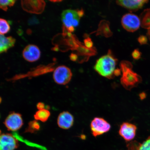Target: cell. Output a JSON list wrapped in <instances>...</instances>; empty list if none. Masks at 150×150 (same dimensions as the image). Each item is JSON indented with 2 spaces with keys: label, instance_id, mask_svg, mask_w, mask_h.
<instances>
[{
  "label": "cell",
  "instance_id": "cell-1",
  "mask_svg": "<svg viewBox=\"0 0 150 150\" xmlns=\"http://www.w3.org/2000/svg\"><path fill=\"white\" fill-rule=\"evenodd\" d=\"M121 67L122 72L121 82L125 89L130 91L137 87L142 82V78L132 71V65L130 62H122Z\"/></svg>",
  "mask_w": 150,
  "mask_h": 150
},
{
  "label": "cell",
  "instance_id": "cell-2",
  "mask_svg": "<svg viewBox=\"0 0 150 150\" xmlns=\"http://www.w3.org/2000/svg\"><path fill=\"white\" fill-rule=\"evenodd\" d=\"M115 59L109 55L102 56L97 61L95 65L96 71L100 76L111 78L115 72Z\"/></svg>",
  "mask_w": 150,
  "mask_h": 150
},
{
  "label": "cell",
  "instance_id": "cell-3",
  "mask_svg": "<svg viewBox=\"0 0 150 150\" xmlns=\"http://www.w3.org/2000/svg\"><path fill=\"white\" fill-rule=\"evenodd\" d=\"M80 17L76 11L68 9L62 13L61 19L66 28L70 31H74L79 23Z\"/></svg>",
  "mask_w": 150,
  "mask_h": 150
},
{
  "label": "cell",
  "instance_id": "cell-4",
  "mask_svg": "<svg viewBox=\"0 0 150 150\" xmlns=\"http://www.w3.org/2000/svg\"><path fill=\"white\" fill-rule=\"evenodd\" d=\"M72 71L69 67L64 65L58 67L54 70L53 79L56 83L65 85L70 82L72 78Z\"/></svg>",
  "mask_w": 150,
  "mask_h": 150
},
{
  "label": "cell",
  "instance_id": "cell-5",
  "mask_svg": "<svg viewBox=\"0 0 150 150\" xmlns=\"http://www.w3.org/2000/svg\"><path fill=\"white\" fill-rule=\"evenodd\" d=\"M92 134L95 137L98 136L108 132L111 128L110 124L101 117H95L92 121L91 125Z\"/></svg>",
  "mask_w": 150,
  "mask_h": 150
},
{
  "label": "cell",
  "instance_id": "cell-6",
  "mask_svg": "<svg viewBox=\"0 0 150 150\" xmlns=\"http://www.w3.org/2000/svg\"><path fill=\"white\" fill-rule=\"evenodd\" d=\"M7 130L15 131L21 128L23 125L21 114L15 112H11L4 122Z\"/></svg>",
  "mask_w": 150,
  "mask_h": 150
},
{
  "label": "cell",
  "instance_id": "cell-7",
  "mask_svg": "<svg viewBox=\"0 0 150 150\" xmlns=\"http://www.w3.org/2000/svg\"><path fill=\"white\" fill-rule=\"evenodd\" d=\"M21 5L23 10L28 13L35 14H40L44 12L46 3L42 0L21 1Z\"/></svg>",
  "mask_w": 150,
  "mask_h": 150
},
{
  "label": "cell",
  "instance_id": "cell-8",
  "mask_svg": "<svg viewBox=\"0 0 150 150\" xmlns=\"http://www.w3.org/2000/svg\"><path fill=\"white\" fill-rule=\"evenodd\" d=\"M53 64H50L47 65H40L36 68L32 70L27 74L16 75L9 79L11 81H14L21 79L27 77H33L40 76L47 73L52 72L54 70Z\"/></svg>",
  "mask_w": 150,
  "mask_h": 150
},
{
  "label": "cell",
  "instance_id": "cell-9",
  "mask_svg": "<svg viewBox=\"0 0 150 150\" xmlns=\"http://www.w3.org/2000/svg\"><path fill=\"white\" fill-rule=\"evenodd\" d=\"M121 23L123 28L127 31L134 32L139 28L141 22L140 18L136 15L128 13L122 17Z\"/></svg>",
  "mask_w": 150,
  "mask_h": 150
},
{
  "label": "cell",
  "instance_id": "cell-10",
  "mask_svg": "<svg viewBox=\"0 0 150 150\" xmlns=\"http://www.w3.org/2000/svg\"><path fill=\"white\" fill-rule=\"evenodd\" d=\"M18 146V140L13 134L2 133L0 130V150H14Z\"/></svg>",
  "mask_w": 150,
  "mask_h": 150
},
{
  "label": "cell",
  "instance_id": "cell-11",
  "mask_svg": "<svg viewBox=\"0 0 150 150\" xmlns=\"http://www.w3.org/2000/svg\"><path fill=\"white\" fill-rule=\"evenodd\" d=\"M137 130L135 125L129 122H124L120 127L119 134L125 140L130 141L135 137Z\"/></svg>",
  "mask_w": 150,
  "mask_h": 150
},
{
  "label": "cell",
  "instance_id": "cell-12",
  "mask_svg": "<svg viewBox=\"0 0 150 150\" xmlns=\"http://www.w3.org/2000/svg\"><path fill=\"white\" fill-rule=\"evenodd\" d=\"M23 56L24 59L28 62H33L36 61L40 57L41 52L36 45H29L26 46L23 50Z\"/></svg>",
  "mask_w": 150,
  "mask_h": 150
},
{
  "label": "cell",
  "instance_id": "cell-13",
  "mask_svg": "<svg viewBox=\"0 0 150 150\" xmlns=\"http://www.w3.org/2000/svg\"><path fill=\"white\" fill-rule=\"evenodd\" d=\"M74 118L70 112L64 111L59 114L57 118L58 126L63 129H68L74 125Z\"/></svg>",
  "mask_w": 150,
  "mask_h": 150
},
{
  "label": "cell",
  "instance_id": "cell-14",
  "mask_svg": "<svg viewBox=\"0 0 150 150\" xmlns=\"http://www.w3.org/2000/svg\"><path fill=\"white\" fill-rule=\"evenodd\" d=\"M148 2L147 1L125 0V1H117V3L118 4L129 10L135 11L142 8L143 6Z\"/></svg>",
  "mask_w": 150,
  "mask_h": 150
},
{
  "label": "cell",
  "instance_id": "cell-15",
  "mask_svg": "<svg viewBox=\"0 0 150 150\" xmlns=\"http://www.w3.org/2000/svg\"><path fill=\"white\" fill-rule=\"evenodd\" d=\"M16 40L12 37H5L0 34V54L6 52L13 47Z\"/></svg>",
  "mask_w": 150,
  "mask_h": 150
},
{
  "label": "cell",
  "instance_id": "cell-16",
  "mask_svg": "<svg viewBox=\"0 0 150 150\" xmlns=\"http://www.w3.org/2000/svg\"><path fill=\"white\" fill-rule=\"evenodd\" d=\"M127 150H150V136L142 144L136 142L129 143Z\"/></svg>",
  "mask_w": 150,
  "mask_h": 150
},
{
  "label": "cell",
  "instance_id": "cell-17",
  "mask_svg": "<svg viewBox=\"0 0 150 150\" xmlns=\"http://www.w3.org/2000/svg\"><path fill=\"white\" fill-rule=\"evenodd\" d=\"M140 20L142 27L148 30L150 29V9L144 11L141 15Z\"/></svg>",
  "mask_w": 150,
  "mask_h": 150
},
{
  "label": "cell",
  "instance_id": "cell-18",
  "mask_svg": "<svg viewBox=\"0 0 150 150\" xmlns=\"http://www.w3.org/2000/svg\"><path fill=\"white\" fill-rule=\"evenodd\" d=\"M13 135L18 140H19L20 142H24L26 145L30 146L33 147L37 148L41 150H48L45 147L42 145H39V144L34 143L24 139L22 136L20 135L18 133L14 132L13 133Z\"/></svg>",
  "mask_w": 150,
  "mask_h": 150
},
{
  "label": "cell",
  "instance_id": "cell-19",
  "mask_svg": "<svg viewBox=\"0 0 150 150\" xmlns=\"http://www.w3.org/2000/svg\"><path fill=\"white\" fill-rule=\"evenodd\" d=\"M50 115V112L48 110L43 109L39 110L34 115L35 119L43 122H46Z\"/></svg>",
  "mask_w": 150,
  "mask_h": 150
},
{
  "label": "cell",
  "instance_id": "cell-20",
  "mask_svg": "<svg viewBox=\"0 0 150 150\" xmlns=\"http://www.w3.org/2000/svg\"><path fill=\"white\" fill-rule=\"evenodd\" d=\"M40 129V125L38 122L35 120L31 121L28 123V126L25 129V132L33 134L38 131Z\"/></svg>",
  "mask_w": 150,
  "mask_h": 150
},
{
  "label": "cell",
  "instance_id": "cell-21",
  "mask_svg": "<svg viewBox=\"0 0 150 150\" xmlns=\"http://www.w3.org/2000/svg\"><path fill=\"white\" fill-rule=\"evenodd\" d=\"M8 22L3 18H0V34L4 35L8 33L10 30Z\"/></svg>",
  "mask_w": 150,
  "mask_h": 150
},
{
  "label": "cell",
  "instance_id": "cell-22",
  "mask_svg": "<svg viewBox=\"0 0 150 150\" xmlns=\"http://www.w3.org/2000/svg\"><path fill=\"white\" fill-rule=\"evenodd\" d=\"M16 1L14 0H0V9L4 11H7L9 7H11L14 5Z\"/></svg>",
  "mask_w": 150,
  "mask_h": 150
},
{
  "label": "cell",
  "instance_id": "cell-23",
  "mask_svg": "<svg viewBox=\"0 0 150 150\" xmlns=\"http://www.w3.org/2000/svg\"><path fill=\"white\" fill-rule=\"evenodd\" d=\"M138 41L140 44H147V37L144 35H141L139 37Z\"/></svg>",
  "mask_w": 150,
  "mask_h": 150
},
{
  "label": "cell",
  "instance_id": "cell-24",
  "mask_svg": "<svg viewBox=\"0 0 150 150\" xmlns=\"http://www.w3.org/2000/svg\"><path fill=\"white\" fill-rule=\"evenodd\" d=\"M141 56V53L140 52L139 50H136L133 52L132 56L134 59H139Z\"/></svg>",
  "mask_w": 150,
  "mask_h": 150
},
{
  "label": "cell",
  "instance_id": "cell-25",
  "mask_svg": "<svg viewBox=\"0 0 150 150\" xmlns=\"http://www.w3.org/2000/svg\"><path fill=\"white\" fill-rule=\"evenodd\" d=\"M46 108L47 110H48V109L50 107L49 106H46L45 105V104L44 103H43L42 102H39L37 105V108L39 110H40L44 109L45 108Z\"/></svg>",
  "mask_w": 150,
  "mask_h": 150
},
{
  "label": "cell",
  "instance_id": "cell-26",
  "mask_svg": "<svg viewBox=\"0 0 150 150\" xmlns=\"http://www.w3.org/2000/svg\"><path fill=\"white\" fill-rule=\"evenodd\" d=\"M147 35L148 37L150 39V29L148 30V31L147 32Z\"/></svg>",
  "mask_w": 150,
  "mask_h": 150
},
{
  "label": "cell",
  "instance_id": "cell-27",
  "mask_svg": "<svg viewBox=\"0 0 150 150\" xmlns=\"http://www.w3.org/2000/svg\"><path fill=\"white\" fill-rule=\"evenodd\" d=\"M1 102H2V98L1 97H0V104H1Z\"/></svg>",
  "mask_w": 150,
  "mask_h": 150
},
{
  "label": "cell",
  "instance_id": "cell-28",
  "mask_svg": "<svg viewBox=\"0 0 150 150\" xmlns=\"http://www.w3.org/2000/svg\"><path fill=\"white\" fill-rule=\"evenodd\" d=\"M52 1V2H59V1Z\"/></svg>",
  "mask_w": 150,
  "mask_h": 150
},
{
  "label": "cell",
  "instance_id": "cell-29",
  "mask_svg": "<svg viewBox=\"0 0 150 150\" xmlns=\"http://www.w3.org/2000/svg\"><path fill=\"white\" fill-rule=\"evenodd\" d=\"M0 118H1V114H0Z\"/></svg>",
  "mask_w": 150,
  "mask_h": 150
}]
</instances>
